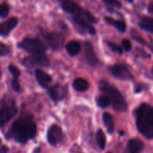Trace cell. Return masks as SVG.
Masks as SVG:
<instances>
[{
  "mask_svg": "<svg viewBox=\"0 0 153 153\" xmlns=\"http://www.w3.org/2000/svg\"><path fill=\"white\" fill-rule=\"evenodd\" d=\"M105 21L107 22L108 25H113L114 27L117 28L120 32H125L126 30V24L124 21L122 20H116L109 16H105Z\"/></svg>",
  "mask_w": 153,
  "mask_h": 153,
  "instance_id": "obj_17",
  "label": "cell"
},
{
  "mask_svg": "<svg viewBox=\"0 0 153 153\" xmlns=\"http://www.w3.org/2000/svg\"><path fill=\"white\" fill-rule=\"evenodd\" d=\"M22 63L24 66L27 67H33L34 66L46 67H49L50 64L49 58L44 52L31 54L30 56L25 58L22 61Z\"/></svg>",
  "mask_w": 153,
  "mask_h": 153,
  "instance_id": "obj_5",
  "label": "cell"
},
{
  "mask_svg": "<svg viewBox=\"0 0 153 153\" xmlns=\"http://www.w3.org/2000/svg\"><path fill=\"white\" fill-rule=\"evenodd\" d=\"M17 112V108L14 103L6 104L0 109V127L5 125L10 121L11 118L16 115Z\"/></svg>",
  "mask_w": 153,
  "mask_h": 153,
  "instance_id": "obj_8",
  "label": "cell"
},
{
  "mask_svg": "<svg viewBox=\"0 0 153 153\" xmlns=\"http://www.w3.org/2000/svg\"><path fill=\"white\" fill-rule=\"evenodd\" d=\"M0 77H1V70H0Z\"/></svg>",
  "mask_w": 153,
  "mask_h": 153,
  "instance_id": "obj_34",
  "label": "cell"
},
{
  "mask_svg": "<svg viewBox=\"0 0 153 153\" xmlns=\"http://www.w3.org/2000/svg\"><path fill=\"white\" fill-rule=\"evenodd\" d=\"M100 89L110 99L113 107L117 111L124 112L127 110V103L120 91L106 81L100 82Z\"/></svg>",
  "mask_w": 153,
  "mask_h": 153,
  "instance_id": "obj_3",
  "label": "cell"
},
{
  "mask_svg": "<svg viewBox=\"0 0 153 153\" xmlns=\"http://www.w3.org/2000/svg\"><path fill=\"white\" fill-rule=\"evenodd\" d=\"M37 134V126L32 115L27 114L16 120L10 126L7 134V138H11L20 143H25L34 138Z\"/></svg>",
  "mask_w": 153,
  "mask_h": 153,
  "instance_id": "obj_1",
  "label": "cell"
},
{
  "mask_svg": "<svg viewBox=\"0 0 153 153\" xmlns=\"http://www.w3.org/2000/svg\"><path fill=\"white\" fill-rule=\"evenodd\" d=\"M108 153H111V152H108Z\"/></svg>",
  "mask_w": 153,
  "mask_h": 153,
  "instance_id": "obj_36",
  "label": "cell"
},
{
  "mask_svg": "<svg viewBox=\"0 0 153 153\" xmlns=\"http://www.w3.org/2000/svg\"><path fill=\"white\" fill-rule=\"evenodd\" d=\"M96 138H97V144H98V146L100 147V149H104L105 146V136L104 132L102 129L98 130L97 133V135H96Z\"/></svg>",
  "mask_w": 153,
  "mask_h": 153,
  "instance_id": "obj_22",
  "label": "cell"
},
{
  "mask_svg": "<svg viewBox=\"0 0 153 153\" xmlns=\"http://www.w3.org/2000/svg\"><path fill=\"white\" fill-rule=\"evenodd\" d=\"M139 25L143 30L149 31L153 34V18L149 16H143L139 22Z\"/></svg>",
  "mask_w": 153,
  "mask_h": 153,
  "instance_id": "obj_21",
  "label": "cell"
},
{
  "mask_svg": "<svg viewBox=\"0 0 153 153\" xmlns=\"http://www.w3.org/2000/svg\"><path fill=\"white\" fill-rule=\"evenodd\" d=\"M73 86L76 91L83 92V91H87L88 89L89 83H88V81L82 79V78H78V79H75V81L73 82Z\"/></svg>",
  "mask_w": 153,
  "mask_h": 153,
  "instance_id": "obj_20",
  "label": "cell"
},
{
  "mask_svg": "<svg viewBox=\"0 0 153 153\" xmlns=\"http://www.w3.org/2000/svg\"><path fill=\"white\" fill-rule=\"evenodd\" d=\"M144 148V144L137 138L131 139L126 145V153H140Z\"/></svg>",
  "mask_w": 153,
  "mask_h": 153,
  "instance_id": "obj_15",
  "label": "cell"
},
{
  "mask_svg": "<svg viewBox=\"0 0 153 153\" xmlns=\"http://www.w3.org/2000/svg\"><path fill=\"white\" fill-rule=\"evenodd\" d=\"M73 21L75 24L78 25L82 31H85L91 34V35H94L96 34V30L89 22L86 20L85 16L82 15H74L73 18Z\"/></svg>",
  "mask_w": 153,
  "mask_h": 153,
  "instance_id": "obj_12",
  "label": "cell"
},
{
  "mask_svg": "<svg viewBox=\"0 0 153 153\" xmlns=\"http://www.w3.org/2000/svg\"><path fill=\"white\" fill-rule=\"evenodd\" d=\"M111 74L115 78L121 80H133L134 77L124 64H118L109 67Z\"/></svg>",
  "mask_w": 153,
  "mask_h": 153,
  "instance_id": "obj_7",
  "label": "cell"
},
{
  "mask_svg": "<svg viewBox=\"0 0 153 153\" xmlns=\"http://www.w3.org/2000/svg\"><path fill=\"white\" fill-rule=\"evenodd\" d=\"M9 71L11 73L12 76H13L14 79H17L19 76H20V72H19V70L16 67L13 66V64H10L8 67Z\"/></svg>",
  "mask_w": 153,
  "mask_h": 153,
  "instance_id": "obj_26",
  "label": "cell"
},
{
  "mask_svg": "<svg viewBox=\"0 0 153 153\" xmlns=\"http://www.w3.org/2000/svg\"><path fill=\"white\" fill-rule=\"evenodd\" d=\"M66 49H67V52L70 56H75V55H78L81 50V44L78 41H73L69 42L66 46Z\"/></svg>",
  "mask_w": 153,
  "mask_h": 153,
  "instance_id": "obj_19",
  "label": "cell"
},
{
  "mask_svg": "<svg viewBox=\"0 0 153 153\" xmlns=\"http://www.w3.org/2000/svg\"><path fill=\"white\" fill-rule=\"evenodd\" d=\"M136 125L139 132L147 139L153 138V107L143 103L135 111Z\"/></svg>",
  "mask_w": 153,
  "mask_h": 153,
  "instance_id": "obj_2",
  "label": "cell"
},
{
  "mask_svg": "<svg viewBox=\"0 0 153 153\" xmlns=\"http://www.w3.org/2000/svg\"><path fill=\"white\" fill-rule=\"evenodd\" d=\"M9 10H10V8L7 4H5V3L0 4V17H6L8 15Z\"/></svg>",
  "mask_w": 153,
  "mask_h": 153,
  "instance_id": "obj_24",
  "label": "cell"
},
{
  "mask_svg": "<svg viewBox=\"0 0 153 153\" xmlns=\"http://www.w3.org/2000/svg\"><path fill=\"white\" fill-rule=\"evenodd\" d=\"M107 44L108 46V47L113 52H116V53L119 54V55H122L123 54V49L121 47H120L118 45H117L116 43H113V42H107Z\"/></svg>",
  "mask_w": 153,
  "mask_h": 153,
  "instance_id": "obj_25",
  "label": "cell"
},
{
  "mask_svg": "<svg viewBox=\"0 0 153 153\" xmlns=\"http://www.w3.org/2000/svg\"><path fill=\"white\" fill-rule=\"evenodd\" d=\"M64 134L61 128L55 124L49 128L47 133V139L51 145H56L62 140Z\"/></svg>",
  "mask_w": 153,
  "mask_h": 153,
  "instance_id": "obj_10",
  "label": "cell"
},
{
  "mask_svg": "<svg viewBox=\"0 0 153 153\" xmlns=\"http://www.w3.org/2000/svg\"><path fill=\"white\" fill-rule=\"evenodd\" d=\"M10 52V48L8 46L2 43H0V57L5 56L8 55Z\"/></svg>",
  "mask_w": 153,
  "mask_h": 153,
  "instance_id": "obj_27",
  "label": "cell"
},
{
  "mask_svg": "<svg viewBox=\"0 0 153 153\" xmlns=\"http://www.w3.org/2000/svg\"><path fill=\"white\" fill-rule=\"evenodd\" d=\"M102 1L108 5L118 7V8L121 7V3L118 0H102Z\"/></svg>",
  "mask_w": 153,
  "mask_h": 153,
  "instance_id": "obj_28",
  "label": "cell"
},
{
  "mask_svg": "<svg viewBox=\"0 0 153 153\" xmlns=\"http://www.w3.org/2000/svg\"><path fill=\"white\" fill-rule=\"evenodd\" d=\"M133 37H134V39L136 40V41H137L138 43H141V44H145V43H145V40H143V38H141V37H137V36H134V35H133Z\"/></svg>",
  "mask_w": 153,
  "mask_h": 153,
  "instance_id": "obj_31",
  "label": "cell"
},
{
  "mask_svg": "<svg viewBox=\"0 0 153 153\" xmlns=\"http://www.w3.org/2000/svg\"><path fill=\"white\" fill-rule=\"evenodd\" d=\"M18 47L31 54L42 53L47 49V46L39 39L25 38L17 44Z\"/></svg>",
  "mask_w": 153,
  "mask_h": 153,
  "instance_id": "obj_4",
  "label": "cell"
},
{
  "mask_svg": "<svg viewBox=\"0 0 153 153\" xmlns=\"http://www.w3.org/2000/svg\"><path fill=\"white\" fill-rule=\"evenodd\" d=\"M12 88H13L15 91H19L20 90V85H19V82H18L17 79H14L12 80Z\"/></svg>",
  "mask_w": 153,
  "mask_h": 153,
  "instance_id": "obj_30",
  "label": "cell"
},
{
  "mask_svg": "<svg viewBox=\"0 0 153 153\" xmlns=\"http://www.w3.org/2000/svg\"><path fill=\"white\" fill-rule=\"evenodd\" d=\"M63 10L67 13L73 15H82L85 16V10H84L79 4L72 0H64L61 4Z\"/></svg>",
  "mask_w": 153,
  "mask_h": 153,
  "instance_id": "obj_11",
  "label": "cell"
},
{
  "mask_svg": "<svg viewBox=\"0 0 153 153\" xmlns=\"http://www.w3.org/2000/svg\"><path fill=\"white\" fill-rule=\"evenodd\" d=\"M84 60L88 65L94 67L99 62L98 58L94 52L93 45L90 42L87 41L84 43Z\"/></svg>",
  "mask_w": 153,
  "mask_h": 153,
  "instance_id": "obj_9",
  "label": "cell"
},
{
  "mask_svg": "<svg viewBox=\"0 0 153 153\" xmlns=\"http://www.w3.org/2000/svg\"><path fill=\"white\" fill-rule=\"evenodd\" d=\"M111 103V102L110 99L105 95L101 96L97 99V105L100 108H105L108 107Z\"/></svg>",
  "mask_w": 153,
  "mask_h": 153,
  "instance_id": "obj_23",
  "label": "cell"
},
{
  "mask_svg": "<svg viewBox=\"0 0 153 153\" xmlns=\"http://www.w3.org/2000/svg\"><path fill=\"white\" fill-rule=\"evenodd\" d=\"M35 76L36 79H37V82L40 84V86L44 88H47L48 85L52 82L51 76L40 69H37L35 70Z\"/></svg>",
  "mask_w": 153,
  "mask_h": 153,
  "instance_id": "obj_16",
  "label": "cell"
},
{
  "mask_svg": "<svg viewBox=\"0 0 153 153\" xmlns=\"http://www.w3.org/2000/svg\"><path fill=\"white\" fill-rule=\"evenodd\" d=\"M148 11L150 13H152V14H153V2L149 4V7H148Z\"/></svg>",
  "mask_w": 153,
  "mask_h": 153,
  "instance_id": "obj_32",
  "label": "cell"
},
{
  "mask_svg": "<svg viewBox=\"0 0 153 153\" xmlns=\"http://www.w3.org/2000/svg\"><path fill=\"white\" fill-rule=\"evenodd\" d=\"M67 88L61 85H56L51 87L49 90V95L53 101L58 102L63 100L67 95Z\"/></svg>",
  "mask_w": 153,
  "mask_h": 153,
  "instance_id": "obj_13",
  "label": "cell"
},
{
  "mask_svg": "<svg viewBox=\"0 0 153 153\" xmlns=\"http://www.w3.org/2000/svg\"><path fill=\"white\" fill-rule=\"evenodd\" d=\"M18 19L16 17H11L8 19L7 20L0 23V35L1 36H6L8 35L10 33V31L17 25Z\"/></svg>",
  "mask_w": 153,
  "mask_h": 153,
  "instance_id": "obj_14",
  "label": "cell"
},
{
  "mask_svg": "<svg viewBox=\"0 0 153 153\" xmlns=\"http://www.w3.org/2000/svg\"><path fill=\"white\" fill-rule=\"evenodd\" d=\"M122 46H123V48L124 50H125L126 52H129V51L131 49V42H130L128 40H127V39H124V40H123Z\"/></svg>",
  "mask_w": 153,
  "mask_h": 153,
  "instance_id": "obj_29",
  "label": "cell"
},
{
  "mask_svg": "<svg viewBox=\"0 0 153 153\" xmlns=\"http://www.w3.org/2000/svg\"><path fill=\"white\" fill-rule=\"evenodd\" d=\"M152 76H153V67H152Z\"/></svg>",
  "mask_w": 153,
  "mask_h": 153,
  "instance_id": "obj_33",
  "label": "cell"
},
{
  "mask_svg": "<svg viewBox=\"0 0 153 153\" xmlns=\"http://www.w3.org/2000/svg\"><path fill=\"white\" fill-rule=\"evenodd\" d=\"M103 122L105 128H107V131L109 134H113L114 131V119L110 114L105 112L102 116Z\"/></svg>",
  "mask_w": 153,
  "mask_h": 153,
  "instance_id": "obj_18",
  "label": "cell"
},
{
  "mask_svg": "<svg viewBox=\"0 0 153 153\" xmlns=\"http://www.w3.org/2000/svg\"><path fill=\"white\" fill-rule=\"evenodd\" d=\"M0 143H1V140H0Z\"/></svg>",
  "mask_w": 153,
  "mask_h": 153,
  "instance_id": "obj_35",
  "label": "cell"
},
{
  "mask_svg": "<svg viewBox=\"0 0 153 153\" xmlns=\"http://www.w3.org/2000/svg\"><path fill=\"white\" fill-rule=\"evenodd\" d=\"M43 37L47 43L46 46H49L53 50H60L64 46L65 38L61 33L46 32L43 34Z\"/></svg>",
  "mask_w": 153,
  "mask_h": 153,
  "instance_id": "obj_6",
  "label": "cell"
}]
</instances>
